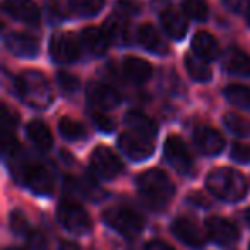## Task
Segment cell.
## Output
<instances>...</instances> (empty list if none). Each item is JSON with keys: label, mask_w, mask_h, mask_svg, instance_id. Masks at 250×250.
Wrapping results in <instances>:
<instances>
[{"label": "cell", "mask_w": 250, "mask_h": 250, "mask_svg": "<svg viewBox=\"0 0 250 250\" xmlns=\"http://www.w3.org/2000/svg\"><path fill=\"white\" fill-rule=\"evenodd\" d=\"M9 170L18 182L24 184L38 195L53 192V173L46 165L31 161L22 154V149L9 154Z\"/></svg>", "instance_id": "obj_1"}, {"label": "cell", "mask_w": 250, "mask_h": 250, "mask_svg": "<svg viewBox=\"0 0 250 250\" xmlns=\"http://www.w3.org/2000/svg\"><path fill=\"white\" fill-rule=\"evenodd\" d=\"M16 93L28 106L43 110L53 101V93L46 77L38 70H26L16 81Z\"/></svg>", "instance_id": "obj_2"}, {"label": "cell", "mask_w": 250, "mask_h": 250, "mask_svg": "<svg viewBox=\"0 0 250 250\" xmlns=\"http://www.w3.org/2000/svg\"><path fill=\"white\" fill-rule=\"evenodd\" d=\"M137 188L143 199L154 209H161L175 194L171 180L161 170H147L137 178Z\"/></svg>", "instance_id": "obj_3"}, {"label": "cell", "mask_w": 250, "mask_h": 250, "mask_svg": "<svg viewBox=\"0 0 250 250\" xmlns=\"http://www.w3.org/2000/svg\"><path fill=\"white\" fill-rule=\"evenodd\" d=\"M206 185L212 195L228 202L240 201L247 194V180L242 173L231 168H218L211 171L208 175Z\"/></svg>", "instance_id": "obj_4"}, {"label": "cell", "mask_w": 250, "mask_h": 250, "mask_svg": "<svg viewBox=\"0 0 250 250\" xmlns=\"http://www.w3.org/2000/svg\"><path fill=\"white\" fill-rule=\"evenodd\" d=\"M103 221L127 238H136L143 231V219L127 208H110L103 212Z\"/></svg>", "instance_id": "obj_5"}, {"label": "cell", "mask_w": 250, "mask_h": 250, "mask_svg": "<svg viewBox=\"0 0 250 250\" xmlns=\"http://www.w3.org/2000/svg\"><path fill=\"white\" fill-rule=\"evenodd\" d=\"M57 218L67 231L76 233V235H87L93 228L87 211L72 201L60 202L59 209H57Z\"/></svg>", "instance_id": "obj_6"}, {"label": "cell", "mask_w": 250, "mask_h": 250, "mask_svg": "<svg viewBox=\"0 0 250 250\" xmlns=\"http://www.w3.org/2000/svg\"><path fill=\"white\" fill-rule=\"evenodd\" d=\"M165 158H167L168 165L182 175H192L194 171V160L188 151L187 144L177 136H170L165 143L163 147Z\"/></svg>", "instance_id": "obj_7"}, {"label": "cell", "mask_w": 250, "mask_h": 250, "mask_svg": "<svg viewBox=\"0 0 250 250\" xmlns=\"http://www.w3.org/2000/svg\"><path fill=\"white\" fill-rule=\"evenodd\" d=\"M154 139H149V137H144L137 132H125L120 136L118 139V146L120 149L124 151L130 160H136V161H143L147 160V158L153 154L154 151Z\"/></svg>", "instance_id": "obj_8"}, {"label": "cell", "mask_w": 250, "mask_h": 250, "mask_svg": "<svg viewBox=\"0 0 250 250\" xmlns=\"http://www.w3.org/2000/svg\"><path fill=\"white\" fill-rule=\"evenodd\" d=\"M91 167L96 171V175H100L101 178H108V180L120 175L122 168H124L120 158L104 146H100L93 151V154H91Z\"/></svg>", "instance_id": "obj_9"}, {"label": "cell", "mask_w": 250, "mask_h": 250, "mask_svg": "<svg viewBox=\"0 0 250 250\" xmlns=\"http://www.w3.org/2000/svg\"><path fill=\"white\" fill-rule=\"evenodd\" d=\"M79 43L72 35H53L50 40V55L59 63H70L79 57Z\"/></svg>", "instance_id": "obj_10"}, {"label": "cell", "mask_w": 250, "mask_h": 250, "mask_svg": "<svg viewBox=\"0 0 250 250\" xmlns=\"http://www.w3.org/2000/svg\"><path fill=\"white\" fill-rule=\"evenodd\" d=\"M171 231L180 242H184L188 247H194V249L202 247L206 242V233L201 229V226L188 218L175 219L173 225H171Z\"/></svg>", "instance_id": "obj_11"}, {"label": "cell", "mask_w": 250, "mask_h": 250, "mask_svg": "<svg viewBox=\"0 0 250 250\" xmlns=\"http://www.w3.org/2000/svg\"><path fill=\"white\" fill-rule=\"evenodd\" d=\"M4 11L28 26H36L40 22V9L33 0H5Z\"/></svg>", "instance_id": "obj_12"}, {"label": "cell", "mask_w": 250, "mask_h": 250, "mask_svg": "<svg viewBox=\"0 0 250 250\" xmlns=\"http://www.w3.org/2000/svg\"><path fill=\"white\" fill-rule=\"evenodd\" d=\"M206 231L216 243H221V245H231L238 240L240 235L235 223L225 218H209L206 221Z\"/></svg>", "instance_id": "obj_13"}, {"label": "cell", "mask_w": 250, "mask_h": 250, "mask_svg": "<svg viewBox=\"0 0 250 250\" xmlns=\"http://www.w3.org/2000/svg\"><path fill=\"white\" fill-rule=\"evenodd\" d=\"M86 94L89 103L100 110H111V108L120 104V94L106 84L91 83L86 89Z\"/></svg>", "instance_id": "obj_14"}, {"label": "cell", "mask_w": 250, "mask_h": 250, "mask_svg": "<svg viewBox=\"0 0 250 250\" xmlns=\"http://www.w3.org/2000/svg\"><path fill=\"white\" fill-rule=\"evenodd\" d=\"M194 143L197 149L206 156H214V154L221 153L223 147H225L223 136L211 127H199L194 134Z\"/></svg>", "instance_id": "obj_15"}, {"label": "cell", "mask_w": 250, "mask_h": 250, "mask_svg": "<svg viewBox=\"0 0 250 250\" xmlns=\"http://www.w3.org/2000/svg\"><path fill=\"white\" fill-rule=\"evenodd\" d=\"M4 43L9 52L21 59H33L38 55V42L26 33H9Z\"/></svg>", "instance_id": "obj_16"}, {"label": "cell", "mask_w": 250, "mask_h": 250, "mask_svg": "<svg viewBox=\"0 0 250 250\" xmlns=\"http://www.w3.org/2000/svg\"><path fill=\"white\" fill-rule=\"evenodd\" d=\"M103 31L106 35V38L110 40V43H113V45H127L130 42L129 18L115 12L113 16H110L104 21Z\"/></svg>", "instance_id": "obj_17"}, {"label": "cell", "mask_w": 250, "mask_h": 250, "mask_svg": "<svg viewBox=\"0 0 250 250\" xmlns=\"http://www.w3.org/2000/svg\"><path fill=\"white\" fill-rule=\"evenodd\" d=\"M137 40H139L141 46L151 53L163 55V53L168 52V45H167V42H165V38L161 36V33L151 24L141 26L139 31H137Z\"/></svg>", "instance_id": "obj_18"}, {"label": "cell", "mask_w": 250, "mask_h": 250, "mask_svg": "<svg viewBox=\"0 0 250 250\" xmlns=\"http://www.w3.org/2000/svg\"><path fill=\"white\" fill-rule=\"evenodd\" d=\"M122 70H124L125 77L130 79L136 84H143L153 76V67L149 62L139 57H127L122 62Z\"/></svg>", "instance_id": "obj_19"}, {"label": "cell", "mask_w": 250, "mask_h": 250, "mask_svg": "<svg viewBox=\"0 0 250 250\" xmlns=\"http://www.w3.org/2000/svg\"><path fill=\"white\" fill-rule=\"evenodd\" d=\"M223 67L228 74L247 77L250 76V57L238 48H229L223 55Z\"/></svg>", "instance_id": "obj_20"}, {"label": "cell", "mask_w": 250, "mask_h": 250, "mask_svg": "<svg viewBox=\"0 0 250 250\" xmlns=\"http://www.w3.org/2000/svg\"><path fill=\"white\" fill-rule=\"evenodd\" d=\"M124 122H125V125L129 127V130L141 134V136H144V137H149V139H154L158 134L156 124H154L147 115H144L143 111L130 110L129 113L125 115Z\"/></svg>", "instance_id": "obj_21"}, {"label": "cell", "mask_w": 250, "mask_h": 250, "mask_svg": "<svg viewBox=\"0 0 250 250\" xmlns=\"http://www.w3.org/2000/svg\"><path fill=\"white\" fill-rule=\"evenodd\" d=\"M161 26L170 38L180 40L187 33V19L175 9H167L161 12Z\"/></svg>", "instance_id": "obj_22"}, {"label": "cell", "mask_w": 250, "mask_h": 250, "mask_svg": "<svg viewBox=\"0 0 250 250\" xmlns=\"http://www.w3.org/2000/svg\"><path fill=\"white\" fill-rule=\"evenodd\" d=\"M81 43L83 46L91 53V55H103L106 53L108 45H110V40L106 38L103 29L98 28H86L81 35Z\"/></svg>", "instance_id": "obj_23"}, {"label": "cell", "mask_w": 250, "mask_h": 250, "mask_svg": "<svg viewBox=\"0 0 250 250\" xmlns=\"http://www.w3.org/2000/svg\"><path fill=\"white\" fill-rule=\"evenodd\" d=\"M192 48H194L195 55H199L201 59L208 60V62L219 57L218 40L206 31H199L197 35L194 36V40H192Z\"/></svg>", "instance_id": "obj_24"}, {"label": "cell", "mask_w": 250, "mask_h": 250, "mask_svg": "<svg viewBox=\"0 0 250 250\" xmlns=\"http://www.w3.org/2000/svg\"><path fill=\"white\" fill-rule=\"evenodd\" d=\"M26 136H28L29 141H31L40 151H43V153L52 149V146H53L52 132H50V129L46 127V124H43L42 120L29 122L28 127H26Z\"/></svg>", "instance_id": "obj_25"}, {"label": "cell", "mask_w": 250, "mask_h": 250, "mask_svg": "<svg viewBox=\"0 0 250 250\" xmlns=\"http://www.w3.org/2000/svg\"><path fill=\"white\" fill-rule=\"evenodd\" d=\"M185 69H187L188 76L197 83H208L211 79V69L208 65V60L201 59L195 53H188L185 57Z\"/></svg>", "instance_id": "obj_26"}, {"label": "cell", "mask_w": 250, "mask_h": 250, "mask_svg": "<svg viewBox=\"0 0 250 250\" xmlns=\"http://www.w3.org/2000/svg\"><path fill=\"white\" fill-rule=\"evenodd\" d=\"M59 132L63 139L67 141H79L83 137H86V129H84V125L81 122L74 120V118H62L59 122Z\"/></svg>", "instance_id": "obj_27"}, {"label": "cell", "mask_w": 250, "mask_h": 250, "mask_svg": "<svg viewBox=\"0 0 250 250\" xmlns=\"http://www.w3.org/2000/svg\"><path fill=\"white\" fill-rule=\"evenodd\" d=\"M226 100L238 108H250V89L242 84H229L225 89Z\"/></svg>", "instance_id": "obj_28"}, {"label": "cell", "mask_w": 250, "mask_h": 250, "mask_svg": "<svg viewBox=\"0 0 250 250\" xmlns=\"http://www.w3.org/2000/svg\"><path fill=\"white\" fill-rule=\"evenodd\" d=\"M223 122H225L226 129L229 130V132L236 134V136H250V120L245 117H242V115L238 113H226L225 118H223Z\"/></svg>", "instance_id": "obj_29"}, {"label": "cell", "mask_w": 250, "mask_h": 250, "mask_svg": "<svg viewBox=\"0 0 250 250\" xmlns=\"http://www.w3.org/2000/svg\"><path fill=\"white\" fill-rule=\"evenodd\" d=\"M70 7L76 14L83 18L96 16L103 7V0H70Z\"/></svg>", "instance_id": "obj_30"}, {"label": "cell", "mask_w": 250, "mask_h": 250, "mask_svg": "<svg viewBox=\"0 0 250 250\" xmlns=\"http://www.w3.org/2000/svg\"><path fill=\"white\" fill-rule=\"evenodd\" d=\"M184 11L194 21H206L209 18V7L204 0H185Z\"/></svg>", "instance_id": "obj_31"}, {"label": "cell", "mask_w": 250, "mask_h": 250, "mask_svg": "<svg viewBox=\"0 0 250 250\" xmlns=\"http://www.w3.org/2000/svg\"><path fill=\"white\" fill-rule=\"evenodd\" d=\"M11 229L16 235H28L29 233V221L22 211L11 212Z\"/></svg>", "instance_id": "obj_32"}, {"label": "cell", "mask_w": 250, "mask_h": 250, "mask_svg": "<svg viewBox=\"0 0 250 250\" xmlns=\"http://www.w3.org/2000/svg\"><path fill=\"white\" fill-rule=\"evenodd\" d=\"M57 84H59V87L63 91V93H76L77 89L81 87V83L79 79H77L76 76H72V74L69 72H59V76H57Z\"/></svg>", "instance_id": "obj_33"}, {"label": "cell", "mask_w": 250, "mask_h": 250, "mask_svg": "<svg viewBox=\"0 0 250 250\" xmlns=\"http://www.w3.org/2000/svg\"><path fill=\"white\" fill-rule=\"evenodd\" d=\"M26 236H28L29 250H50V242L43 231L33 229V231H29Z\"/></svg>", "instance_id": "obj_34"}, {"label": "cell", "mask_w": 250, "mask_h": 250, "mask_svg": "<svg viewBox=\"0 0 250 250\" xmlns=\"http://www.w3.org/2000/svg\"><path fill=\"white\" fill-rule=\"evenodd\" d=\"M115 9H117L118 14L125 16V18H132V16H137L141 12V5L136 0H118Z\"/></svg>", "instance_id": "obj_35"}, {"label": "cell", "mask_w": 250, "mask_h": 250, "mask_svg": "<svg viewBox=\"0 0 250 250\" xmlns=\"http://www.w3.org/2000/svg\"><path fill=\"white\" fill-rule=\"evenodd\" d=\"M93 122L96 125V129L101 130V132H111L113 130V120L108 115H104L103 111H94Z\"/></svg>", "instance_id": "obj_36"}, {"label": "cell", "mask_w": 250, "mask_h": 250, "mask_svg": "<svg viewBox=\"0 0 250 250\" xmlns=\"http://www.w3.org/2000/svg\"><path fill=\"white\" fill-rule=\"evenodd\" d=\"M0 124H2V129L4 130H11L12 132V129L19 124V117L4 104V106H2V118H0Z\"/></svg>", "instance_id": "obj_37"}, {"label": "cell", "mask_w": 250, "mask_h": 250, "mask_svg": "<svg viewBox=\"0 0 250 250\" xmlns=\"http://www.w3.org/2000/svg\"><path fill=\"white\" fill-rule=\"evenodd\" d=\"M231 158L238 163H249L250 161V144L236 143L231 147Z\"/></svg>", "instance_id": "obj_38"}, {"label": "cell", "mask_w": 250, "mask_h": 250, "mask_svg": "<svg viewBox=\"0 0 250 250\" xmlns=\"http://www.w3.org/2000/svg\"><path fill=\"white\" fill-rule=\"evenodd\" d=\"M223 5L231 12H243L250 7L249 0H223Z\"/></svg>", "instance_id": "obj_39"}, {"label": "cell", "mask_w": 250, "mask_h": 250, "mask_svg": "<svg viewBox=\"0 0 250 250\" xmlns=\"http://www.w3.org/2000/svg\"><path fill=\"white\" fill-rule=\"evenodd\" d=\"M146 250H175L171 245L165 242H160V240H154V242H149L146 245Z\"/></svg>", "instance_id": "obj_40"}, {"label": "cell", "mask_w": 250, "mask_h": 250, "mask_svg": "<svg viewBox=\"0 0 250 250\" xmlns=\"http://www.w3.org/2000/svg\"><path fill=\"white\" fill-rule=\"evenodd\" d=\"M59 250H81V249H79V245L74 242H62L59 247Z\"/></svg>", "instance_id": "obj_41"}, {"label": "cell", "mask_w": 250, "mask_h": 250, "mask_svg": "<svg viewBox=\"0 0 250 250\" xmlns=\"http://www.w3.org/2000/svg\"><path fill=\"white\" fill-rule=\"evenodd\" d=\"M245 219H247V223H249V226H250V209L245 212Z\"/></svg>", "instance_id": "obj_42"}, {"label": "cell", "mask_w": 250, "mask_h": 250, "mask_svg": "<svg viewBox=\"0 0 250 250\" xmlns=\"http://www.w3.org/2000/svg\"><path fill=\"white\" fill-rule=\"evenodd\" d=\"M5 250H22V249H19V247H9V249H5Z\"/></svg>", "instance_id": "obj_43"}, {"label": "cell", "mask_w": 250, "mask_h": 250, "mask_svg": "<svg viewBox=\"0 0 250 250\" xmlns=\"http://www.w3.org/2000/svg\"><path fill=\"white\" fill-rule=\"evenodd\" d=\"M247 21H249V24H250V7H249V12H247Z\"/></svg>", "instance_id": "obj_44"}, {"label": "cell", "mask_w": 250, "mask_h": 250, "mask_svg": "<svg viewBox=\"0 0 250 250\" xmlns=\"http://www.w3.org/2000/svg\"><path fill=\"white\" fill-rule=\"evenodd\" d=\"M249 250H250V247H249Z\"/></svg>", "instance_id": "obj_45"}]
</instances>
